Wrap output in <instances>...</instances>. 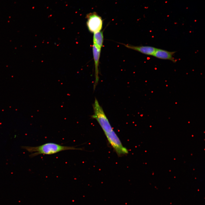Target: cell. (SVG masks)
Segmentation results:
<instances>
[{
  "label": "cell",
  "mask_w": 205,
  "mask_h": 205,
  "mask_svg": "<svg viewBox=\"0 0 205 205\" xmlns=\"http://www.w3.org/2000/svg\"><path fill=\"white\" fill-rule=\"evenodd\" d=\"M104 36L101 31L94 33L93 44L98 49L101 50L103 46Z\"/></svg>",
  "instance_id": "cell-7"
},
{
  "label": "cell",
  "mask_w": 205,
  "mask_h": 205,
  "mask_svg": "<svg viewBox=\"0 0 205 205\" xmlns=\"http://www.w3.org/2000/svg\"><path fill=\"white\" fill-rule=\"evenodd\" d=\"M87 25L89 31L94 33L101 30L103 20L101 17L96 12L90 13L87 15Z\"/></svg>",
  "instance_id": "cell-3"
},
{
  "label": "cell",
  "mask_w": 205,
  "mask_h": 205,
  "mask_svg": "<svg viewBox=\"0 0 205 205\" xmlns=\"http://www.w3.org/2000/svg\"><path fill=\"white\" fill-rule=\"evenodd\" d=\"M94 114L92 117L97 121L103 130L107 140L117 155L121 156L127 154V149L122 145L112 129L104 111L95 98L93 104Z\"/></svg>",
  "instance_id": "cell-1"
},
{
  "label": "cell",
  "mask_w": 205,
  "mask_h": 205,
  "mask_svg": "<svg viewBox=\"0 0 205 205\" xmlns=\"http://www.w3.org/2000/svg\"><path fill=\"white\" fill-rule=\"evenodd\" d=\"M21 148L26 150L29 152L34 153L29 155L31 157L40 154H53L67 150H83L81 148H77L73 146H63L51 142L45 143L38 146H22Z\"/></svg>",
  "instance_id": "cell-2"
},
{
  "label": "cell",
  "mask_w": 205,
  "mask_h": 205,
  "mask_svg": "<svg viewBox=\"0 0 205 205\" xmlns=\"http://www.w3.org/2000/svg\"><path fill=\"white\" fill-rule=\"evenodd\" d=\"M175 52H169L162 49L156 48L153 56L157 58L171 60L174 63L177 60L173 57Z\"/></svg>",
  "instance_id": "cell-5"
},
{
  "label": "cell",
  "mask_w": 205,
  "mask_h": 205,
  "mask_svg": "<svg viewBox=\"0 0 205 205\" xmlns=\"http://www.w3.org/2000/svg\"><path fill=\"white\" fill-rule=\"evenodd\" d=\"M124 45L128 48L137 51L145 55L152 56L156 48L150 46H134L128 44Z\"/></svg>",
  "instance_id": "cell-6"
},
{
  "label": "cell",
  "mask_w": 205,
  "mask_h": 205,
  "mask_svg": "<svg viewBox=\"0 0 205 205\" xmlns=\"http://www.w3.org/2000/svg\"><path fill=\"white\" fill-rule=\"evenodd\" d=\"M92 51L95 67V81L94 86V89H95L99 80V65L101 50L97 49L93 44Z\"/></svg>",
  "instance_id": "cell-4"
}]
</instances>
